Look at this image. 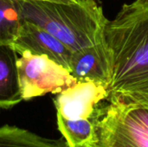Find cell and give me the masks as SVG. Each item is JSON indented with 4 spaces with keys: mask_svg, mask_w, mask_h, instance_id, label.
I'll use <instances>...</instances> for the list:
<instances>
[{
    "mask_svg": "<svg viewBox=\"0 0 148 147\" xmlns=\"http://www.w3.org/2000/svg\"><path fill=\"white\" fill-rule=\"evenodd\" d=\"M21 23L20 0H0V45L16 40Z\"/></svg>",
    "mask_w": 148,
    "mask_h": 147,
    "instance_id": "cell-11",
    "label": "cell"
},
{
    "mask_svg": "<svg viewBox=\"0 0 148 147\" xmlns=\"http://www.w3.org/2000/svg\"><path fill=\"white\" fill-rule=\"evenodd\" d=\"M131 5L139 9H147L148 8V0H136Z\"/></svg>",
    "mask_w": 148,
    "mask_h": 147,
    "instance_id": "cell-12",
    "label": "cell"
},
{
    "mask_svg": "<svg viewBox=\"0 0 148 147\" xmlns=\"http://www.w3.org/2000/svg\"><path fill=\"white\" fill-rule=\"evenodd\" d=\"M108 87L94 81H77L56 94L54 105L56 114L68 120L93 119L103 101H108Z\"/></svg>",
    "mask_w": 148,
    "mask_h": 147,
    "instance_id": "cell-5",
    "label": "cell"
},
{
    "mask_svg": "<svg viewBox=\"0 0 148 147\" xmlns=\"http://www.w3.org/2000/svg\"><path fill=\"white\" fill-rule=\"evenodd\" d=\"M0 147H69L65 139L40 136L16 126H0Z\"/></svg>",
    "mask_w": 148,
    "mask_h": 147,
    "instance_id": "cell-10",
    "label": "cell"
},
{
    "mask_svg": "<svg viewBox=\"0 0 148 147\" xmlns=\"http://www.w3.org/2000/svg\"><path fill=\"white\" fill-rule=\"evenodd\" d=\"M95 120L96 147H148V107L110 97Z\"/></svg>",
    "mask_w": 148,
    "mask_h": 147,
    "instance_id": "cell-3",
    "label": "cell"
},
{
    "mask_svg": "<svg viewBox=\"0 0 148 147\" xmlns=\"http://www.w3.org/2000/svg\"><path fill=\"white\" fill-rule=\"evenodd\" d=\"M11 45L17 54L29 51L35 55H43L69 71L73 52L59 39L31 22L22 20L17 37Z\"/></svg>",
    "mask_w": 148,
    "mask_h": 147,
    "instance_id": "cell-6",
    "label": "cell"
},
{
    "mask_svg": "<svg viewBox=\"0 0 148 147\" xmlns=\"http://www.w3.org/2000/svg\"><path fill=\"white\" fill-rule=\"evenodd\" d=\"M69 72L77 81H94L108 88L113 75L111 55L106 40L72 53Z\"/></svg>",
    "mask_w": 148,
    "mask_h": 147,
    "instance_id": "cell-7",
    "label": "cell"
},
{
    "mask_svg": "<svg viewBox=\"0 0 148 147\" xmlns=\"http://www.w3.org/2000/svg\"><path fill=\"white\" fill-rule=\"evenodd\" d=\"M104 35L113 67L108 98L148 107V8L124 4Z\"/></svg>",
    "mask_w": 148,
    "mask_h": 147,
    "instance_id": "cell-1",
    "label": "cell"
},
{
    "mask_svg": "<svg viewBox=\"0 0 148 147\" xmlns=\"http://www.w3.org/2000/svg\"><path fill=\"white\" fill-rule=\"evenodd\" d=\"M17 55L16 65L23 101L47 94H56L77 83L67 68L46 55L29 51Z\"/></svg>",
    "mask_w": 148,
    "mask_h": 147,
    "instance_id": "cell-4",
    "label": "cell"
},
{
    "mask_svg": "<svg viewBox=\"0 0 148 147\" xmlns=\"http://www.w3.org/2000/svg\"><path fill=\"white\" fill-rule=\"evenodd\" d=\"M95 117L68 120L56 114L57 128L69 147H96L98 138Z\"/></svg>",
    "mask_w": 148,
    "mask_h": 147,
    "instance_id": "cell-9",
    "label": "cell"
},
{
    "mask_svg": "<svg viewBox=\"0 0 148 147\" xmlns=\"http://www.w3.org/2000/svg\"><path fill=\"white\" fill-rule=\"evenodd\" d=\"M53 1H59V2H65V3H69V2H74L77 0H53Z\"/></svg>",
    "mask_w": 148,
    "mask_h": 147,
    "instance_id": "cell-13",
    "label": "cell"
},
{
    "mask_svg": "<svg viewBox=\"0 0 148 147\" xmlns=\"http://www.w3.org/2000/svg\"><path fill=\"white\" fill-rule=\"evenodd\" d=\"M20 9L22 20L40 26L72 52L105 41L108 20L95 0H20Z\"/></svg>",
    "mask_w": 148,
    "mask_h": 147,
    "instance_id": "cell-2",
    "label": "cell"
},
{
    "mask_svg": "<svg viewBox=\"0 0 148 147\" xmlns=\"http://www.w3.org/2000/svg\"><path fill=\"white\" fill-rule=\"evenodd\" d=\"M18 55L11 44L0 45V110L23 101L17 70Z\"/></svg>",
    "mask_w": 148,
    "mask_h": 147,
    "instance_id": "cell-8",
    "label": "cell"
}]
</instances>
